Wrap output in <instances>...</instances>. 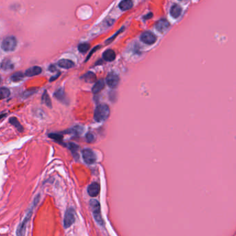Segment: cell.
Segmentation results:
<instances>
[{"label": "cell", "mask_w": 236, "mask_h": 236, "mask_svg": "<svg viewBox=\"0 0 236 236\" xmlns=\"http://www.w3.org/2000/svg\"><path fill=\"white\" fill-rule=\"evenodd\" d=\"M17 47V40L15 37L9 36L5 38L2 44V49L5 51H13Z\"/></svg>", "instance_id": "3957f363"}, {"label": "cell", "mask_w": 236, "mask_h": 236, "mask_svg": "<svg viewBox=\"0 0 236 236\" xmlns=\"http://www.w3.org/2000/svg\"><path fill=\"white\" fill-rule=\"evenodd\" d=\"M1 80H1V77H0V83H1Z\"/></svg>", "instance_id": "f1b7e54d"}, {"label": "cell", "mask_w": 236, "mask_h": 236, "mask_svg": "<svg viewBox=\"0 0 236 236\" xmlns=\"http://www.w3.org/2000/svg\"><path fill=\"white\" fill-rule=\"evenodd\" d=\"M83 158L84 161L87 164H92L96 161V154L92 150L89 149H85L83 151Z\"/></svg>", "instance_id": "5b68a950"}, {"label": "cell", "mask_w": 236, "mask_h": 236, "mask_svg": "<svg viewBox=\"0 0 236 236\" xmlns=\"http://www.w3.org/2000/svg\"><path fill=\"white\" fill-rule=\"evenodd\" d=\"M105 87V82L103 80H99L96 83L92 88V92L94 94H98Z\"/></svg>", "instance_id": "9a60e30c"}, {"label": "cell", "mask_w": 236, "mask_h": 236, "mask_svg": "<svg viewBox=\"0 0 236 236\" xmlns=\"http://www.w3.org/2000/svg\"><path fill=\"white\" fill-rule=\"evenodd\" d=\"M9 122H10V123H11V124L13 125V126H14L16 127V128L17 129L18 131L22 132L23 130H24L23 127L21 126V124L20 123V122L18 121L17 119L15 117H12V118H10L9 119Z\"/></svg>", "instance_id": "ac0fdd59"}, {"label": "cell", "mask_w": 236, "mask_h": 236, "mask_svg": "<svg viewBox=\"0 0 236 236\" xmlns=\"http://www.w3.org/2000/svg\"><path fill=\"white\" fill-rule=\"evenodd\" d=\"M133 6V2L132 0H123L120 4L119 7L122 10H127Z\"/></svg>", "instance_id": "2e32d148"}, {"label": "cell", "mask_w": 236, "mask_h": 236, "mask_svg": "<svg viewBox=\"0 0 236 236\" xmlns=\"http://www.w3.org/2000/svg\"><path fill=\"white\" fill-rule=\"evenodd\" d=\"M89 44L87 43H83L78 46V50L81 53H85L89 50Z\"/></svg>", "instance_id": "cb8c5ba5"}, {"label": "cell", "mask_w": 236, "mask_h": 236, "mask_svg": "<svg viewBox=\"0 0 236 236\" xmlns=\"http://www.w3.org/2000/svg\"><path fill=\"white\" fill-rule=\"evenodd\" d=\"M69 148L73 153H75L78 149V146L76 144H75V143H70L69 144Z\"/></svg>", "instance_id": "484cf974"}, {"label": "cell", "mask_w": 236, "mask_h": 236, "mask_svg": "<svg viewBox=\"0 0 236 236\" xmlns=\"http://www.w3.org/2000/svg\"><path fill=\"white\" fill-rule=\"evenodd\" d=\"M32 211H33V209L30 210L29 213L27 214L26 218L23 219L22 223L20 225V226H19V228L17 229V235H21L24 234V231H25V228L26 226V224H27V222L29 221V219H30V218H31V216L32 215Z\"/></svg>", "instance_id": "ba28073f"}, {"label": "cell", "mask_w": 236, "mask_h": 236, "mask_svg": "<svg viewBox=\"0 0 236 236\" xmlns=\"http://www.w3.org/2000/svg\"><path fill=\"white\" fill-rule=\"evenodd\" d=\"M106 83L110 88H116L118 85L119 77L114 73H111L106 78Z\"/></svg>", "instance_id": "52a82bcc"}, {"label": "cell", "mask_w": 236, "mask_h": 236, "mask_svg": "<svg viewBox=\"0 0 236 236\" xmlns=\"http://www.w3.org/2000/svg\"><path fill=\"white\" fill-rule=\"evenodd\" d=\"M103 58L105 60L108 61V62H112L113 60H114V59L116 58V53L112 49H107L105 51L103 54Z\"/></svg>", "instance_id": "7c38bea8"}, {"label": "cell", "mask_w": 236, "mask_h": 236, "mask_svg": "<svg viewBox=\"0 0 236 236\" xmlns=\"http://www.w3.org/2000/svg\"><path fill=\"white\" fill-rule=\"evenodd\" d=\"M90 207L96 221L100 225L103 224V221L101 214H100V207L99 202L96 199H91L90 201Z\"/></svg>", "instance_id": "7a4b0ae2"}, {"label": "cell", "mask_w": 236, "mask_h": 236, "mask_svg": "<svg viewBox=\"0 0 236 236\" xmlns=\"http://www.w3.org/2000/svg\"><path fill=\"white\" fill-rule=\"evenodd\" d=\"M141 40L143 42L147 44H153L157 41V37L155 35L150 31L144 32L141 36Z\"/></svg>", "instance_id": "8992f818"}, {"label": "cell", "mask_w": 236, "mask_h": 236, "mask_svg": "<svg viewBox=\"0 0 236 236\" xmlns=\"http://www.w3.org/2000/svg\"><path fill=\"white\" fill-rule=\"evenodd\" d=\"M170 26V23L168 21L165 20V19H161V20H159L156 24V29L159 32H164L165 30L168 29V27Z\"/></svg>", "instance_id": "30bf717a"}, {"label": "cell", "mask_w": 236, "mask_h": 236, "mask_svg": "<svg viewBox=\"0 0 236 236\" xmlns=\"http://www.w3.org/2000/svg\"><path fill=\"white\" fill-rule=\"evenodd\" d=\"M42 72V69L40 67H33L31 68L27 69L25 72V75L27 76H33L40 74Z\"/></svg>", "instance_id": "4fadbf2b"}, {"label": "cell", "mask_w": 236, "mask_h": 236, "mask_svg": "<svg viewBox=\"0 0 236 236\" xmlns=\"http://www.w3.org/2000/svg\"><path fill=\"white\" fill-rule=\"evenodd\" d=\"M54 96H55L57 99L60 100V102L64 103V100H65V94H64V91L62 89H59L58 91L55 92L54 94Z\"/></svg>", "instance_id": "e0dca14e"}, {"label": "cell", "mask_w": 236, "mask_h": 236, "mask_svg": "<svg viewBox=\"0 0 236 236\" xmlns=\"http://www.w3.org/2000/svg\"><path fill=\"white\" fill-rule=\"evenodd\" d=\"M86 139H87V142H89V143L93 142L95 140V137H94V134H91V133H89V134H87V136H86Z\"/></svg>", "instance_id": "4316f807"}, {"label": "cell", "mask_w": 236, "mask_h": 236, "mask_svg": "<svg viewBox=\"0 0 236 236\" xmlns=\"http://www.w3.org/2000/svg\"><path fill=\"white\" fill-rule=\"evenodd\" d=\"M10 96V91L6 87L0 88V100L6 99Z\"/></svg>", "instance_id": "ffe728a7"}, {"label": "cell", "mask_w": 236, "mask_h": 236, "mask_svg": "<svg viewBox=\"0 0 236 236\" xmlns=\"http://www.w3.org/2000/svg\"><path fill=\"white\" fill-rule=\"evenodd\" d=\"M75 220V213L73 208H69L66 211L64 218V228H69L74 223Z\"/></svg>", "instance_id": "277c9868"}, {"label": "cell", "mask_w": 236, "mask_h": 236, "mask_svg": "<svg viewBox=\"0 0 236 236\" xmlns=\"http://www.w3.org/2000/svg\"><path fill=\"white\" fill-rule=\"evenodd\" d=\"M84 79H85L87 82H90L92 83L94 80H96V75L92 72H88L87 74H85L83 76Z\"/></svg>", "instance_id": "603a6c76"}, {"label": "cell", "mask_w": 236, "mask_h": 236, "mask_svg": "<svg viewBox=\"0 0 236 236\" xmlns=\"http://www.w3.org/2000/svg\"><path fill=\"white\" fill-rule=\"evenodd\" d=\"M1 67L2 69H3L5 71H8V70L13 69V65L10 60H5L2 62Z\"/></svg>", "instance_id": "7402d4cb"}, {"label": "cell", "mask_w": 236, "mask_h": 236, "mask_svg": "<svg viewBox=\"0 0 236 236\" xmlns=\"http://www.w3.org/2000/svg\"><path fill=\"white\" fill-rule=\"evenodd\" d=\"M48 136H49V137L51 138V139L55 140L57 142H61L62 140V136L58 134H50Z\"/></svg>", "instance_id": "d4e9b609"}, {"label": "cell", "mask_w": 236, "mask_h": 236, "mask_svg": "<svg viewBox=\"0 0 236 236\" xmlns=\"http://www.w3.org/2000/svg\"><path fill=\"white\" fill-rule=\"evenodd\" d=\"M5 116H6V114H1V115H0V120H1L2 118H4Z\"/></svg>", "instance_id": "83f0119b"}, {"label": "cell", "mask_w": 236, "mask_h": 236, "mask_svg": "<svg viewBox=\"0 0 236 236\" xmlns=\"http://www.w3.org/2000/svg\"><path fill=\"white\" fill-rule=\"evenodd\" d=\"M88 194L92 197H96L99 194L100 192V185L98 183H92L87 188Z\"/></svg>", "instance_id": "9c48e42d"}, {"label": "cell", "mask_w": 236, "mask_h": 236, "mask_svg": "<svg viewBox=\"0 0 236 236\" xmlns=\"http://www.w3.org/2000/svg\"><path fill=\"white\" fill-rule=\"evenodd\" d=\"M181 11H182V9H181V8L180 5L175 4V5H173V6L171 7L170 13V15H171V16L173 18H178L181 15Z\"/></svg>", "instance_id": "8fae6325"}, {"label": "cell", "mask_w": 236, "mask_h": 236, "mask_svg": "<svg viewBox=\"0 0 236 236\" xmlns=\"http://www.w3.org/2000/svg\"><path fill=\"white\" fill-rule=\"evenodd\" d=\"M42 100L43 103L47 105L48 107H49V108L52 107V105H51V100L50 99L49 96H48V95L47 91H44V94H43L42 98Z\"/></svg>", "instance_id": "d6986e66"}, {"label": "cell", "mask_w": 236, "mask_h": 236, "mask_svg": "<svg viewBox=\"0 0 236 236\" xmlns=\"http://www.w3.org/2000/svg\"><path fill=\"white\" fill-rule=\"evenodd\" d=\"M110 110L108 105L105 104L99 105L96 107L94 112V119L97 122L106 121L110 116Z\"/></svg>", "instance_id": "6da1fadb"}, {"label": "cell", "mask_w": 236, "mask_h": 236, "mask_svg": "<svg viewBox=\"0 0 236 236\" xmlns=\"http://www.w3.org/2000/svg\"><path fill=\"white\" fill-rule=\"evenodd\" d=\"M24 76V75L21 72H17L12 75L10 79H11V80H13V82H19V81L23 79Z\"/></svg>", "instance_id": "44dd1931"}, {"label": "cell", "mask_w": 236, "mask_h": 236, "mask_svg": "<svg viewBox=\"0 0 236 236\" xmlns=\"http://www.w3.org/2000/svg\"><path fill=\"white\" fill-rule=\"evenodd\" d=\"M58 65L62 68L70 69L74 66V63L69 60L62 59L58 62Z\"/></svg>", "instance_id": "5bb4252c"}]
</instances>
